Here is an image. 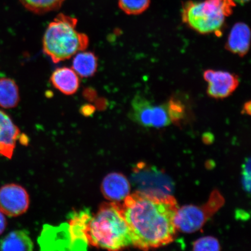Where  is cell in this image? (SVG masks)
<instances>
[{"mask_svg":"<svg viewBox=\"0 0 251 251\" xmlns=\"http://www.w3.org/2000/svg\"><path fill=\"white\" fill-rule=\"evenodd\" d=\"M123 201L116 203L129 228L132 246L149 250L174 240L176 233L174 218L179 208L174 197L137 191Z\"/></svg>","mask_w":251,"mask_h":251,"instance_id":"obj_1","label":"cell"},{"mask_svg":"<svg viewBox=\"0 0 251 251\" xmlns=\"http://www.w3.org/2000/svg\"><path fill=\"white\" fill-rule=\"evenodd\" d=\"M91 246L118 251L132 246L130 232L116 202H104L92 215L86 230Z\"/></svg>","mask_w":251,"mask_h":251,"instance_id":"obj_2","label":"cell"},{"mask_svg":"<svg viewBox=\"0 0 251 251\" xmlns=\"http://www.w3.org/2000/svg\"><path fill=\"white\" fill-rule=\"evenodd\" d=\"M77 24L76 18L59 14L47 26L43 39V52L55 64L71 58L89 46V37L77 31Z\"/></svg>","mask_w":251,"mask_h":251,"instance_id":"obj_3","label":"cell"},{"mask_svg":"<svg viewBox=\"0 0 251 251\" xmlns=\"http://www.w3.org/2000/svg\"><path fill=\"white\" fill-rule=\"evenodd\" d=\"M235 5L233 0L188 1L182 8V20L198 33L219 36L226 19L232 14Z\"/></svg>","mask_w":251,"mask_h":251,"instance_id":"obj_4","label":"cell"},{"mask_svg":"<svg viewBox=\"0 0 251 251\" xmlns=\"http://www.w3.org/2000/svg\"><path fill=\"white\" fill-rule=\"evenodd\" d=\"M224 203V197L218 191L215 190L211 194L208 201L203 205H191L178 208L174 218L176 229L187 233L200 230Z\"/></svg>","mask_w":251,"mask_h":251,"instance_id":"obj_5","label":"cell"},{"mask_svg":"<svg viewBox=\"0 0 251 251\" xmlns=\"http://www.w3.org/2000/svg\"><path fill=\"white\" fill-rule=\"evenodd\" d=\"M29 194L24 188L16 184H9L0 188V211L4 214L15 217L29 208Z\"/></svg>","mask_w":251,"mask_h":251,"instance_id":"obj_6","label":"cell"},{"mask_svg":"<svg viewBox=\"0 0 251 251\" xmlns=\"http://www.w3.org/2000/svg\"><path fill=\"white\" fill-rule=\"evenodd\" d=\"M203 78L208 83L207 94L215 99H224L231 95L240 84L238 75L230 72L206 70Z\"/></svg>","mask_w":251,"mask_h":251,"instance_id":"obj_7","label":"cell"},{"mask_svg":"<svg viewBox=\"0 0 251 251\" xmlns=\"http://www.w3.org/2000/svg\"><path fill=\"white\" fill-rule=\"evenodd\" d=\"M69 230L71 236V250H86L88 246L86 230L88 223L92 218L90 210L86 209L74 212L70 215Z\"/></svg>","mask_w":251,"mask_h":251,"instance_id":"obj_8","label":"cell"},{"mask_svg":"<svg viewBox=\"0 0 251 251\" xmlns=\"http://www.w3.org/2000/svg\"><path fill=\"white\" fill-rule=\"evenodd\" d=\"M101 190L106 200L112 202H121L129 195L130 184L123 174L111 173L103 178Z\"/></svg>","mask_w":251,"mask_h":251,"instance_id":"obj_9","label":"cell"},{"mask_svg":"<svg viewBox=\"0 0 251 251\" xmlns=\"http://www.w3.org/2000/svg\"><path fill=\"white\" fill-rule=\"evenodd\" d=\"M20 136V131L17 126L8 115L0 110V154L11 159Z\"/></svg>","mask_w":251,"mask_h":251,"instance_id":"obj_10","label":"cell"},{"mask_svg":"<svg viewBox=\"0 0 251 251\" xmlns=\"http://www.w3.org/2000/svg\"><path fill=\"white\" fill-rule=\"evenodd\" d=\"M250 40L249 26L244 23H237L232 27L225 48L233 54L243 57L249 51Z\"/></svg>","mask_w":251,"mask_h":251,"instance_id":"obj_11","label":"cell"},{"mask_svg":"<svg viewBox=\"0 0 251 251\" xmlns=\"http://www.w3.org/2000/svg\"><path fill=\"white\" fill-rule=\"evenodd\" d=\"M51 82L59 92L71 96L76 93L80 86V80L73 69L62 67L56 69L50 78Z\"/></svg>","mask_w":251,"mask_h":251,"instance_id":"obj_12","label":"cell"},{"mask_svg":"<svg viewBox=\"0 0 251 251\" xmlns=\"http://www.w3.org/2000/svg\"><path fill=\"white\" fill-rule=\"evenodd\" d=\"M154 106L149 100L138 94L131 101L130 117L143 126L152 127Z\"/></svg>","mask_w":251,"mask_h":251,"instance_id":"obj_13","label":"cell"},{"mask_svg":"<svg viewBox=\"0 0 251 251\" xmlns=\"http://www.w3.org/2000/svg\"><path fill=\"white\" fill-rule=\"evenodd\" d=\"M34 245L29 232L25 230H15L0 241V250L31 251Z\"/></svg>","mask_w":251,"mask_h":251,"instance_id":"obj_14","label":"cell"},{"mask_svg":"<svg viewBox=\"0 0 251 251\" xmlns=\"http://www.w3.org/2000/svg\"><path fill=\"white\" fill-rule=\"evenodd\" d=\"M98 68V58L92 52L77 53L72 62V68L82 77H90L95 75Z\"/></svg>","mask_w":251,"mask_h":251,"instance_id":"obj_15","label":"cell"},{"mask_svg":"<svg viewBox=\"0 0 251 251\" xmlns=\"http://www.w3.org/2000/svg\"><path fill=\"white\" fill-rule=\"evenodd\" d=\"M20 92L15 81L9 78L0 79V106L4 108L16 107L20 102Z\"/></svg>","mask_w":251,"mask_h":251,"instance_id":"obj_16","label":"cell"},{"mask_svg":"<svg viewBox=\"0 0 251 251\" xmlns=\"http://www.w3.org/2000/svg\"><path fill=\"white\" fill-rule=\"evenodd\" d=\"M65 0H20L28 10L34 14H43L60 8Z\"/></svg>","mask_w":251,"mask_h":251,"instance_id":"obj_17","label":"cell"},{"mask_svg":"<svg viewBox=\"0 0 251 251\" xmlns=\"http://www.w3.org/2000/svg\"><path fill=\"white\" fill-rule=\"evenodd\" d=\"M166 106L172 123H179L186 117V106L180 99L173 97L166 103Z\"/></svg>","mask_w":251,"mask_h":251,"instance_id":"obj_18","label":"cell"},{"mask_svg":"<svg viewBox=\"0 0 251 251\" xmlns=\"http://www.w3.org/2000/svg\"><path fill=\"white\" fill-rule=\"evenodd\" d=\"M119 7L128 15H139L149 7L150 0H118Z\"/></svg>","mask_w":251,"mask_h":251,"instance_id":"obj_19","label":"cell"},{"mask_svg":"<svg viewBox=\"0 0 251 251\" xmlns=\"http://www.w3.org/2000/svg\"><path fill=\"white\" fill-rule=\"evenodd\" d=\"M172 123L169 117L166 103L160 105H155L153 108L152 127L161 128Z\"/></svg>","mask_w":251,"mask_h":251,"instance_id":"obj_20","label":"cell"},{"mask_svg":"<svg viewBox=\"0 0 251 251\" xmlns=\"http://www.w3.org/2000/svg\"><path fill=\"white\" fill-rule=\"evenodd\" d=\"M193 250L196 251H215L221 250L219 241L208 236L200 238L193 243Z\"/></svg>","mask_w":251,"mask_h":251,"instance_id":"obj_21","label":"cell"},{"mask_svg":"<svg viewBox=\"0 0 251 251\" xmlns=\"http://www.w3.org/2000/svg\"><path fill=\"white\" fill-rule=\"evenodd\" d=\"M243 186L245 190L250 193L251 191V159L246 160L243 166L242 171Z\"/></svg>","mask_w":251,"mask_h":251,"instance_id":"obj_22","label":"cell"},{"mask_svg":"<svg viewBox=\"0 0 251 251\" xmlns=\"http://www.w3.org/2000/svg\"><path fill=\"white\" fill-rule=\"evenodd\" d=\"M6 226H7V222H6L4 213L0 211V234H1L4 232Z\"/></svg>","mask_w":251,"mask_h":251,"instance_id":"obj_23","label":"cell"},{"mask_svg":"<svg viewBox=\"0 0 251 251\" xmlns=\"http://www.w3.org/2000/svg\"><path fill=\"white\" fill-rule=\"evenodd\" d=\"M251 102L250 101H247L246 103H245L243 105V108L242 109V114L250 115H251Z\"/></svg>","mask_w":251,"mask_h":251,"instance_id":"obj_24","label":"cell"},{"mask_svg":"<svg viewBox=\"0 0 251 251\" xmlns=\"http://www.w3.org/2000/svg\"><path fill=\"white\" fill-rule=\"evenodd\" d=\"M235 4L243 5L246 4L249 0H233Z\"/></svg>","mask_w":251,"mask_h":251,"instance_id":"obj_25","label":"cell"}]
</instances>
